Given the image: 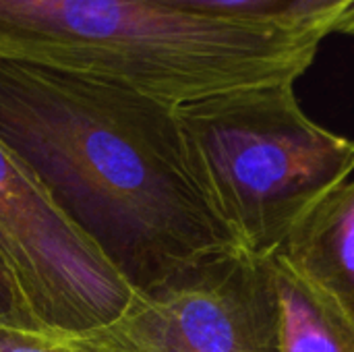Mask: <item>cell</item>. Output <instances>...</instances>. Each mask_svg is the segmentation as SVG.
Listing matches in <instances>:
<instances>
[{"label": "cell", "instance_id": "30bf717a", "mask_svg": "<svg viewBox=\"0 0 354 352\" xmlns=\"http://www.w3.org/2000/svg\"><path fill=\"white\" fill-rule=\"evenodd\" d=\"M0 324L21 328V330H31V332H41L31 317L15 280L8 270V263L2 255L0 249Z\"/></svg>", "mask_w": 354, "mask_h": 352}, {"label": "cell", "instance_id": "7a4b0ae2", "mask_svg": "<svg viewBox=\"0 0 354 352\" xmlns=\"http://www.w3.org/2000/svg\"><path fill=\"white\" fill-rule=\"evenodd\" d=\"M322 41L280 15L149 0H0V58L108 77L172 106L295 83Z\"/></svg>", "mask_w": 354, "mask_h": 352}, {"label": "cell", "instance_id": "6da1fadb", "mask_svg": "<svg viewBox=\"0 0 354 352\" xmlns=\"http://www.w3.org/2000/svg\"><path fill=\"white\" fill-rule=\"evenodd\" d=\"M0 143L135 293L241 249L195 176L176 106L127 83L0 58Z\"/></svg>", "mask_w": 354, "mask_h": 352}, {"label": "cell", "instance_id": "5b68a950", "mask_svg": "<svg viewBox=\"0 0 354 352\" xmlns=\"http://www.w3.org/2000/svg\"><path fill=\"white\" fill-rule=\"evenodd\" d=\"M0 249L37 328L58 338L116 322L135 290L0 143Z\"/></svg>", "mask_w": 354, "mask_h": 352}, {"label": "cell", "instance_id": "8fae6325", "mask_svg": "<svg viewBox=\"0 0 354 352\" xmlns=\"http://www.w3.org/2000/svg\"><path fill=\"white\" fill-rule=\"evenodd\" d=\"M0 352H77L64 338L0 324Z\"/></svg>", "mask_w": 354, "mask_h": 352}, {"label": "cell", "instance_id": "ba28073f", "mask_svg": "<svg viewBox=\"0 0 354 352\" xmlns=\"http://www.w3.org/2000/svg\"><path fill=\"white\" fill-rule=\"evenodd\" d=\"M280 17L324 39L354 35V0H290Z\"/></svg>", "mask_w": 354, "mask_h": 352}, {"label": "cell", "instance_id": "3957f363", "mask_svg": "<svg viewBox=\"0 0 354 352\" xmlns=\"http://www.w3.org/2000/svg\"><path fill=\"white\" fill-rule=\"evenodd\" d=\"M176 114L216 216L243 251L263 259L354 172V141L317 124L295 83L209 95Z\"/></svg>", "mask_w": 354, "mask_h": 352}, {"label": "cell", "instance_id": "8992f818", "mask_svg": "<svg viewBox=\"0 0 354 352\" xmlns=\"http://www.w3.org/2000/svg\"><path fill=\"white\" fill-rule=\"evenodd\" d=\"M274 257L354 324V178L324 197Z\"/></svg>", "mask_w": 354, "mask_h": 352}, {"label": "cell", "instance_id": "9c48e42d", "mask_svg": "<svg viewBox=\"0 0 354 352\" xmlns=\"http://www.w3.org/2000/svg\"><path fill=\"white\" fill-rule=\"evenodd\" d=\"M164 6L212 15H280L290 0H149Z\"/></svg>", "mask_w": 354, "mask_h": 352}, {"label": "cell", "instance_id": "277c9868", "mask_svg": "<svg viewBox=\"0 0 354 352\" xmlns=\"http://www.w3.org/2000/svg\"><path fill=\"white\" fill-rule=\"evenodd\" d=\"M64 340L77 352H280L274 263L243 249L207 257Z\"/></svg>", "mask_w": 354, "mask_h": 352}, {"label": "cell", "instance_id": "52a82bcc", "mask_svg": "<svg viewBox=\"0 0 354 352\" xmlns=\"http://www.w3.org/2000/svg\"><path fill=\"white\" fill-rule=\"evenodd\" d=\"M280 301V352H354V324L280 257H272Z\"/></svg>", "mask_w": 354, "mask_h": 352}]
</instances>
